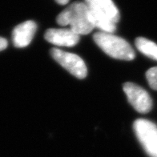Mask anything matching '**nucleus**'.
Returning <instances> with one entry per match:
<instances>
[{"label":"nucleus","instance_id":"nucleus-1","mask_svg":"<svg viewBox=\"0 0 157 157\" xmlns=\"http://www.w3.org/2000/svg\"><path fill=\"white\" fill-rule=\"evenodd\" d=\"M56 21L61 26H69L78 35H87L95 28L84 2H73L60 13Z\"/></svg>","mask_w":157,"mask_h":157},{"label":"nucleus","instance_id":"nucleus-13","mask_svg":"<svg viewBox=\"0 0 157 157\" xmlns=\"http://www.w3.org/2000/svg\"><path fill=\"white\" fill-rule=\"evenodd\" d=\"M57 3L60 5H66L67 3H68L69 0H56Z\"/></svg>","mask_w":157,"mask_h":157},{"label":"nucleus","instance_id":"nucleus-5","mask_svg":"<svg viewBox=\"0 0 157 157\" xmlns=\"http://www.w3.org/2000/svg\"><path fill=\"white\" fill-rule=\"evenodd\" d=\"M124 91L126 94L128 102L131 103L136 111L140 113H147L152 108V100L145 89L136 83H125Z\"/></svg>","mask_w":157,"mask_h":157},{"label":"nucleus","instance_id":"nucleus-7","mask_svg":"<svg viewBox=\"0 0 157 157\" xmlns=\"http://www.w3.org/2000/svg\"><path fill=\"white\" fill-rule=\"evenodd\" d=\"M89 10V14L91 19L95 27H97L103 32L113 33L116 30V25L108 18L98 6L95 3L93 0H84Z\"/></svg>","mask_w":157,"mask_h":157},{"label":"nucleus","instance_id":"nucleus-11","mask_svg":"<svg viewBox=\"0 0 157 157\" xmlns=\"http://www.w3.org/2000/svg\"><path fill=\"white\" fill-rule=\"evenodd\" d=\"M146 78L149 86L157 91V67L150 68L146 72Z\"/></svg>","mask_w":157,"mask_h":157},{"label":"nucleus","instance_id":"nucleus-4","mask_svg":"<svg viewBox=\"0 0 157 157\" xmlns=\"http://www.w3.org/2000/svg\"><path fill=\"white\" fill-rule=\"evenodd\" d=\"M51 55L56 62L76 78L82 79L87 76L86 63L78 56L57 48L51 50Z\"/></svg>","mask_w":157,"mask_h":157},{"label":"nucleus","instance_id":"nucleus-10","mask_svg":"<svg viewBox=\"0 0 157 157\" xmlns=\"http://www.w3.org/2000/svg\"><path fill=\"white\" fill-rule=\"evenodd\" d=\"M136 46L137 49L149 58L157 60V44L154 42L143 37L136 39Z\"/></svg>","mask_w":157,"mask_h":157},{"label":"nucleus","instance_id":"nucleus-3","mask_svg":"<svg viewBox=\"0 0 157 157\" xmlns=\"http://www.w3.org/2000/svg\"><path fill=\"white\" fill-rule=\"evenodd\" d=\"M136 136L147 155L157 157V126L150 120L139 119L134 122Z\"/></svg>","mask_w":157,"mask_h":157},{"label":"nucleus","instance_id":"nucleus-6","mask_svg":"<svg viewBox=\"0 0 157 157\" xmlns=\"http://www.w3.org/2000/svg\"><path fill=\"white\" fill-rule=\"evenodd\" d=\"M44 38L48 42L60 47H73L79 41V35L69 29L52 28L46 31Z\"/></svg>","mask_w":157,"mask_h":157},{"label":"nucleus","instance_id":"nucleus-9","mask_svg":"<svg viewBox=\"0 0 157 157\" xmlns=\"http://www.w3.org/2000/svg\"><path fill=\"white\" fill-rule=\"evenodd\" d=\"M100 10L109 18L114 23H117L120 19L119 10L112 0H93Z\"/></svg>","mask_w":157,"mask_h":157},{"label":"nucleus","instance_id":"nucleus-8","mask_svg":"<svg viewBox=\"0 0 157 157\" xmlns=\"http://www.w3.org/2000/svg\"><path fill=\"white\" fill-rule=\"evenodd\" d=\"M37 30V25L32 20H27L15 27L12 33L14 45L16 48H25L30 44Z\"/></svg>","mask_w":157,"mask_h":157},{"label":"nucleus","instance_id":"nucleus-12","mask_svg":"<svg viewBox=\"0 0 157 157\" xmlns=\"http://www.w3.org/2000/svg\"><path fill=\"white\" fill-rule=\"evenodd\" d=\"M6 47H7V41L4 38L0 37V52L2 51V50L6 49Z\"/></svg>","mask_w":157,"mask_h":157},{"label":"nucleus","instance_id":"nucleus-2","mask_svg":"<svg viewBox=\"0 0 157 157\" xmlns=\"http://www.w3.org/2000/svg\"><path fill=\"white\" fill-rule=\"evenodd\" d=\"M93 39L103 52L116 59L130 61L135 59V52L132 46L123 38L112 33L98 31L94 34Z\"/></svg>","mask_w":157,"mask_h":157}]
</instances>
